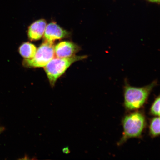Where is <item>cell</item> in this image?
Segmentation results:
<instances>
[{
	"mask_svg": "<svg viewBox=\"0 0 160 160\" xmlns=\"http://www.w3.org/2000/svg\"><path fill=\"white\" fill-rule=\"evenodd\" d=\"M54 47L53 42L44 41L32 58L24 59L23 66L28 68L45 67L55 57Z\"/></svg>",
	"mask_w": 160,
	"mask_h": 160,
	"instance_id": "obj_4",
	"label": "cell"
},
{
	"mask_svg": "<svg viewBox=\"0 0 160 160\" xmlns=\"http://www.w3.org/2000/svg\"><path fill=\"white\" fill-rule=\"evenodd\" d=\"M122 119L123 132L118 145H121L128 140L140 138L147 126V120L144 112L139 110L132 111Z\"/></svg>",
	"mask_w": 160,
	"mask_h": 160,
	"instance_id": "obj_1",
	"label": "cell"
},
{
	"mask_svg": "<svg viewBox=\"0 0 160 160\" xmlns=\"http://www.w3.org/2000/svg\"><path fill=\"white\" fill-rule=\"evenodd\" d=\"M81 47L72 42H60L55 46V55L58 58L72 57L80 51Z\"/></svg>",
	"mask_w": 160,
	"mask_h": 160,
	"instance_id": "obj_5",
	"label": "cell"
},
{
	"mask_svg": "<svg viewBox=\"0 0 160 160\" xmlns=\"http://www.w3.org/2000/svg\"><path fill=\"white\" fill-rule=\"evenodd\" d=\"M44 41L54 42L56 40H59L69 37L70 33L62 28L54 22H52L46 26L43 35Z\"/></svg>",
	"mask_w": 160,
	"mask_h": 160,
	"instance_id": "obj_6",
	"label": "cell"
},
{
	"mask_svg": "<svg viewBox=\"0 0 160 160\" xmlns=\"http://www.w3.org/2000/svg\"><path fill=\"white\" fill-rule=\"evenodd\" d=\"M157 84V80H155L144 87H136L125 82L123 88V105L125 109L127 111L132 112L141 109Z\"/></svg>",
	"mask_w": 160,
	"mask_h": 160,
	"instance_id": "obj_2",
	"label": "cell"
},
{
	"mask_svg": "<svg viewBox=\"0 0 160 160\" xmlns=\"http://www.w3.org/2000/svg\"><path fill=\"white\" fill-rule=\"evenodd\" d=\"M47 22L41 19L34 22L30 25L28 31V35L31 41H38L41 39L44 33Z\"/></svg>",
	"mask_w": 160,
	"mask_h": 160,
	"instance_id": "obj_7",
	"label": "cell"
},
{
	"mask_svg": "<svg viewBox=\"0 0 160 160\" xmlns=\"http://www.w3.org/2000/svg\"><path fill=\"white\" fill-rule=\"evenodd\" d=\"M1 129H0V131H1Z\"/></svg>",
	"mask_w": 160,
	"mask_h": 160,
	"instance_id": "obj_12",
	"label": "cell"
},
{
	"mask_svg": "<svg viewBox=\"0 0 160 160\" xmlns=\"http://www.w3.org/2000/svg\"><path fill=\"white\" fill-rule=\"evenodd\" d=\"M149 135L152 138L160 135V117H154L150 120L149 126Z\"/></svg>",
	"mask_w": 160,
	"mask_h": 160,
	"instance_id": "obj_9",
	"label": "cell"
},
{
	"mask_svg": "<svg viewBox=\"0 0 160 160\" xmlns=\"http://www.w3.org/2000/svg\"><path fill=\"white\" fill-rule=\"evenodd\" d=\"M148 1L155 3H159L160 1V0H148Z\"/></svg>",
	"mask_w": 160,
	"mask_h": 160,
	"instance_id": "obj_11",
	"label": "cell"
},
{
	"mask_svg": "<svg viewBox=\"0 0 160 160\" xmlns=\"http://www.w3.org/2000/svg\"><path fill=\"white\" fill-rule=\"evenodd\" d=\"M18 50L20 54L24 59H31L34 57L37 49L32 43L27 42L22 44Z\"/></svg>",
	"mask_w": 160,
	"mask_h": 160,
	"instance_id": "obj_8",
	"label": "cell"
},
{
	"mask_svg": "<svg viewBox=\"0 0 160 160\" xmlns=\"http://www.w3.org/2000/svg\"><path fill=\"white\" fill-rule=\"evenodd\" d=\"M87 55L77 56L65 58H53L44 67V70L52 87H54L57 80L75 62L86 59Z\"/></svg>",
	"mask_w": 160,
	"mask_h": 160,
	"instance_id": "obj_3",
	"label": "cell"
},
{
	"mask_svg": "<svg viewBox=\"0 0 160 160\" xmlns=\"http://www.w3.org/2000/svg\"><path fill=\"white\" fill-rule=\"evenodd\" d=\"M150 115L154 117L160 116V96L159 95L152 103L149 109Z\"/></svg>",
	"mask_w": 160,
	"mask_h": 160,
	"instance_id": "obj_10",
	"label": "cell"
}]
</instances>
